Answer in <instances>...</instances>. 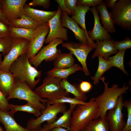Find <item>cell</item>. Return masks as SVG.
Returning <instances> with one entry per match:
<instances>
[{
	"label": "cell",
	"mask_w": 131,
	"mask_h": 131,
	"mask_svg": "<svg viewBox=\"0 0 131 131\" xmlns=\"http://www.w3.org/2000/svg\"><path fill=\"white\" fill-rule=\"evenodd\" d=\"M2 54H0V66L2 61Z\"/></svg>",
	"instance_id": "cell-48"
},
{
	"label": "cell",
	"mask_w": 131,
	"mask_h": 131,
	"mask_svg": "<svg viewBox=\"0 0 131 131\" xmlns=\"http://www.w3.org/2000/svg\"><path fill=\"white\" fill-rule=\"evenodd\" d=\"M52 131H70L65 128H56L52 129Z\"/></svg>",
	"instance_id": "cell-46"
},
{
	"label": "cell",
	"mask_w": 131,
	"mask_h": 131,
	"mask_svg": "<svg viewBox=\"0 0 131 131\" xmlns=\"http://www.w3.org/2000/svg\"><path fill=\"white\" fill-rule=\"evenodd\" d=\"M79 86L81 90L86 93L89 91L92 87L91 84L87 81H82Z\"/></svg>",
	"instance_id": "cell-42"
},
{
	"label": "cell",
	"mask_w": 131,
	"mask_h": 131,
	"mask_svg": "<svg viewBox=\"0 0 131 131\" xmlns=\"http://www.w3.org/2000/svg\"><path fill=\"white\" fill-rule=\"evenodd\" d=\"M66 8L69 11V14L72 15L74 14L76 5L77 0H65Z\"/></svg>",
	"instance_id": "cell-41"
},
{
	"label": "cell",
	"mask_w": 131,
	"mask_h": 131,
	"mask_svg": "<svg viewBox=\"0 0 131 131\" xmlns=\"http://www.w3.org/2000/svg\"><path fill=\"white\" fill-rule=\"evenodd\" d=\"M94 18V26L92 30L88 31V35L91 40L94 41H105L110 39L111 37L109 33L102 26L100 23L98 12L96 7L90 8Z\"/></svg>",
	"instance_id": "cell-16"
},
{
	"label": "cell",
	"mask_w": 131,
	"mask_h": 131,
	"mask_svg": "<svg viewBox=\"0 0 131 131\" xmlns=\"http://www.w3.org/2000/svg\"><path fill=\"white\" fill-rule=\"evenodd\" d=\"M39 131H48L47 130L44 128H41L40 129Z\"/></svg>",
	"instance_id": "cell-47"
},
{
	"label": "cell",
	"mask_w": 131,
	"mask_h": 131,
	"mask_svg": "<svg viewBox=\"0 0 131 131\" xmlns=\"http://www.w3.org/2000/svg\"><path fill=\"white\" fill-rule=\"evenodd\" d=\"M1 10L10 23L24 14V7L27 0H0Z\"/></svg>",
	"instance_id": "cell-14"
},
{
	"label": "cell",
	"mask_w": 131,
	"mask_h": 131,
	"mask_svg": "<svg viewBox=\"0 0 131 131\" xmlns=\"http://www.w3.org/2000/svg\"><path fill=\"white\" fill-rule=\"evenodd\" d=\"M96 9L99 13V19L101 20L103 26L110 33H114L116 30L114 25L110 12H109L106 7L104 1L96 7Z\"/></svg>",
	"instance_id": "cell-21"
},
{
	"label": "cell",
	"mask_w": 131,
	"mask_h": 131,
	"mask_svg": "<svg viewBox=\"0 0 131 131\" xmlns=\"http://www.w3.org/2000/svg\"><path fill=\"white\" fill-rule=\"evenodd\" d=\"M123 101V95H121L119 97L115 108L107 112L106 117L108 121L109 131H122L125 125L124 115L122 112Z\"/></svg>",
	"instance_id": "cell-13"
},
{
	"label": "cell",
	"mask_w": 131,
	"mask_h": 131,
	"mask_svg": "<svg viewBox=\"0 0 131 131\" xmlns=\"http://www.w3.org/2000/svg\"><path fill=\"white\" fill-rule=\"evenodd\" d=\"M102 1V0H77L76 5H82L92 7L100 5Z\"/></svg>",
	"instance_id": "cell-38"
},
{
	"label": "cell",
	"mask_w": 131,
	"mask_h": 131,
	"mask_svg": "<svg viewBox=\"0 0 131 131\" xmlns=\"http://www.w3.org/2000/svg\"><path fill=\"white\" fill-rule=\"evenodd\" d=\"M20 17L13 20L10 23V26L26 29H36L41 25L25 14L21 15Z\"/></svg>",
	"instance_id": "cell-26"
},
{
	"label": "cell",
	"mask_w": 131,
	"mask_h": 131,
	"mask_svg": "<svg viewBox=\"0 0 131 131\" xmlns=\"http://www.w3.org/2000/svg\"><path fill=\"white\" fill-rule=\"evenodd\" d=\"M105 79L103 76L99 79L104 83V90L101 94L95 98L98 103L99 111L95 119L106 116L108 110L114 109L117 105L119 97L126 93L129 89V86H126L125 83L121 87L115 84L109 87L108 83L105 82Z\"/></svg>",
	"instance_id": "cell-2"
},
{
	"label": "cell",
	"mask_w": 131,
	"mask_h": 131,
	"mask_svg": "<svg viewBox=\"0 0 131 131\" xmlns=\"http://www.w3.org/2000/svg\"><path fill=\"white\" fill-rule=\"evenodd\" d=\"M74 59L71 52L60 54L54 60L55 67L63 68L70 67L74 64Z\"/></svg>",
	"instance_id": "cell-29"
},
{
	"label": "cell",
	"mask_w": 131,
	"mask_h": 131,
	"mask_svg": "<svg viewBox=\"0 0 131 131\" xmlns=\"http://www.w3.org/2000/svg\"><path fill=\"white\" fill-rule=\"evenodd\" d=\"M89 7L76 5L74 14L71 17L87 33L85 24V17L87 12L90 10Z\"/></svg>",
	"instance_id": "cell-28"
},
{
	"label": "cell",
	"mask_w": 131,
	"mask_h": 131,
	"mask_svg": "<svg viewBox=\"0 0 131 131\" xmlns=\"http://www.w3.org/2000/svg\"><path fill=\"white\" fill-rule=\"evenodd\" d=\"M29 59L26 53L20 55L12 64L9 71L16 79L25 82L33 90L41 81L42 72L33 66Z\"/></svg>",
	"instance_id": "cell-1"
},
{
	"label": "cell",
	"mask_w": 131,
	"mask_h": 131,
	"mask_svg": "<svg viewBox=\"0 0 131 131\" xmlns=\"http://www.w3.org/2000/svg\"><path fill=\"white\" fill-rule=\"evenodd\" d=\"M0 131H4L2 128L0 126Z\"/></svg>",
	"instance_id": "cell-49"
},
{
	"label": "cell",
	"mask_w": 131,
	"mask_h": 131,
	"mask_svg": "<svg viewBox=\"0 0 131 131\" xmlns=\"http://www.w3.org/2000/svg\"><path fill=\"white\" fill-rule=\"evenodd\" d=\"M13 39L10 36L0 38V52L2 55L7 54L10 51L13 43Z\"/></svg>",
	"instance_id": "cell-34"
},
{
	"label": "cell",
	"mask_w": 131,
	"mask_h": 131,
	"mask_svg": "<svg viewBox=\"0 0 131 131\" xmlns=\"http://www.w3.org/2000/svg\"><path fill=\"white\" fill-rule=\"evenodd\" d=\"M113 44L115 48L119 51L126 50L131 48V40L127 36L125 39L120 41L114 40Z\"/></svg>",
	"instance_id": "cell-36"
},
{
	"label": "cell",
	"mask_w": 131,
	"mask_h": 131,
	"mask_svg": "<svg viewBox=\"0 0 131 131\" xmlns=\"http://www.w3.org/2000/svg\"><path fill=\"white\" fill-rule=\"evenodd\" d=\"M55 1L59 5V6L62 11L66 12L69 14V12L66 8L65 0H55Z\"/></svg>",
	"instance_id": "cell-43"
},
{
	"label": "cell",
	"mask_w": 131,
	"mask_h": 131,
	"mask_svg": "<svg viewBox=\"0 0 131 131\" xmlns=\"http://www.w3.org/2000/svg\"><path fill=\"white\" fill-rule=\"evenodd\" d=\"M98 57V69L95 75L91 77L95 85L98 83L99 79L102 75L106 71L112 67L109 62L105 59L102 56H100Z\"/></svg>",
	"instance_id": "cell-30"
},
{
	"label": "cell",
	"mask_w": 131,
	"mask_h": 131,
	"mask_svg": "<svg viewBox=\"0 0 131 131\" xmlns=\"http://www.w3.org/2000/svg\"><path fill=\"white\" fill-rule=\"evenodd\" d=\"M82 71V68L79 64H74L70 67L58 68L54 67L47 73L48 75L60 78L62 79H66L71 74L78 71Z\"/></svg>",
	"instance_id": "cell-23"
},
{
	"label": "cell",
	"mask_w": 131,
	"mask_h": 131,
	"mask_svg": "<svg viewBox=\"0 0 131 131\" xmlns=\"http://www.w3.org/2000/svg\"><path fill=\"white\" fill-rule=\"evenodd\" d=\"M49 31L48 22L41 25L37 28L35 35L30 41L26 52L29 59L34 57L41 49Z\"/></svg>",
	"instance_id": "cell-15"
},
{
	"label": "cell",
	"mask_w": 131,
	"mask_h": 131,
	"mask_svg": "<svg viewBox=\"0 0 131 131\" xmlns=\"http://www.w3.org/2000/svg\"><path fill=\"white\" fill-rule=\"evenodd\" d=\"M8 26L0 20V38L10 36Z\"/></svg>",
	"instance_id": "cell-40"
},
{
	"label": "cell",
	"mask_w": 131,
	"mask_h": 131,
	"mask_svg": "<svg viewBox=\"0 0 131 131\" xmlns=\"http://www.w3.org/2000/svg\"><path fill=\"white\" fill-rule=\"evenodd\" d=\"M14 114L10 110H0V122L4 125L6 131H39L40 130L31 131L19 125L14 117Z\"/></svg>",
	"instance_id": "cell-20"
},
{
	"label": "cell",
	"mask_w": 131,
	"mask_h": 131,
	"mask_svg": "<svg viewBox=\"0 0 131 131\" xmlns=\"http://www.w3.org/2000/svg\"><path fill=\"white\" fill-rule=\"evenodd\" d=\"M10 36L13 39L22 38L30 41L35 34L36 29H28L9 26Z\"/></svg>",
	"instance_id": "cell-27"
},
{
	"label": "cell",
	"mask_w": 131,
	"mask_h": 131,
	"mask_svg": "<svg viewBox=\"0 0 131 131\" xmlns=\"http://www.w3.org/2000/svg\"><path fill=\"white\" fill-rule=\"evenodd\" d=\"M61 45L76 56L82 66V71L85 75H90L87 66L86 60L89 53L95 47L73 41L64 42Z\"/></svg>",
	"instance_id": "cell-11"
},
{
	"label": "cell",
	"mask_w": 131,
	"mask_h": 131,
	"mask_svg": "<svg viewBox=\"0 0 131 131\" xmlns=\"http://www.w3.org/2000/svg\"><path fill=\"white\" fill-rule=\"evenodd\" d=\"M70 107L63 115L54 122L43 125V127L48 131H50L54 128H65L70 130L71 124L72 115L76 105L70 104Z\"/></svg>",
	"instance_id": "cell-19"
},
{
	"label": "cell",
	"mask_w": 131,
	"mask_h": 131,
	"mask_svg": "<svg viewBox=\"0 0 131 131\" xmlns=\"http://www.w3.org/2000/svg\"><path fill=\"white\" fill-rule=\"evenodd\" d=\"M10 109L14 114L17 111H22L33 114L36 116L38 117L42 114L41 111L38 110L31 104L28 102L23 105H14L9 104Z\"/></svg>",
	"instance_id": "cell-32"
},
{
	"label": "cell",
	"mask_w": 131,
	"mask_h": 131,
	"mask_svg": "<svg viewBox=\"0 0 131 131\" xmlns=\"http://www.w3.org/2000/svg\"><path fill=\"white\" fill-rule=\"evenodd\" d=\"M63 41L62 40L58 39L53 41L41 48L34 57L29 59L30 63L36 69L44 60L46 62L54 61L62 53L61 50L57 47L59 44L63 43Z\"/></svg>",
	"instance_id": "cell-9"
},
{
	"label": "cell",
	"mask_w": 131,
	"mask_h": 131,
	"mask_svg": "<svg viewBox=\"0 0 131 131\" xmlns=\"http://www.w3.org/2000/svg\"><path fill=\"white\" fill-rule=\"evenodd\" d=\"M66 110L65 103L46 104L45 109L41 112V115L36 119L33 118L29 120L26 128L31 131L40 130L42 123L45 121L47 124L54 122L57 119V115L60 113H64Z\"/></svg>",
	"instance_id": "cell-6"
},
{
	"label": "cell",
	"mask_w": 131,
	"mask_h": 131,
	"mask_svg": "<svg viewBox=\"0 0 131 131\" xmlns=\"http://www.w3.org/2000/svg\"><path fill=\"white\" fill-rule=\"evenodd\" d=\"M8 100L12 98L26 100L41 112L46 108L47 99L41 98L31 89L25 82L15 79V85L11 94L7 98Z\"/></svg>",
	"instance_id": "cell-4"
},
{
	"label": "cell",
	"mask_w": 131,
	"mask_h": 131,
	"mask_svg": "<svg viewBox=\"0 0 131 131\" xmlns=\"http://www.w3.org/2000/svg\"><path fill=\"white\" fill-rule=\"evenodd\" d=\"M1 3L0 4V20L7 25L10 26V23L8 22L2 13L1 10Z\"/></svg>",
	"instance_id": "cell-44"
},
{
	"label": "cell",
	"mask_w": 131,
	"mask_h": 131,
	"mask_svg": "<svg viewBox=\"0 0 131 131\" xmlns=\"http://www.w3.org/2000/svg\"><path fill=\"white\" fill-rule=\"evenodd\" d=\"M114 40L112 39L105 41H98L95 43V49L91 58L100 56L107 60L111 55L116 54L119 51L114 47Z\"/></svg>",
	"instance_id": "cell-17"
},
{
	"label": "cell",
	"mask_w": 131,
	"mask_h": 131,
	"mask_svg": "<svg viewBox=\"0 0 131 131\" xmlns=\"http://www.w3.org/2000/svg\"><path fill=\"white\" fill-rule=\"evenodd\" d=\"M15 82L14 76L9 71L0 70V90L6 97L11 93Z\"/></svg>",
	"instance_id": "cell-22"
},
{
	"label": "cell",
	"mask_w": 131,
	"mask_h": 131,
	"mask_svg": "<svg viewBox=\"0 0 131 131\" xmlns=\"http://www.w3.org/2000/svg\"><path fill=\"white\" fill-rule=\"evenodd\" d=\"M24 14L34 21L42 25L48 22L55 15L57 10L46 11L36 9L28 5L24 6Z\"/></svg>",
	"instance_id": "cell-18"
},
{
	"label": "cell",
	"mask_w": 131,
	"mask_h": 131,
	"mask_svg": "<svg viewBox=\"0 0 131 131\" xmlns=\"http://www.w3.org/2000/svg\"><path fill=\"white\" fill-rule=\"evenodd\" d=\"M110 12L114 24L124 30L131 31V0H119Z\"/></svg>",
	"instance_id": "cell-7"
},
{
	"label": "cell",
	"mask_w": 131,
	"mask_h": 131,
	"mask_svg": "<svg viewBox=\"0 0 131 131\" xmlns=\"http://www.w3.org/2000/svg\"><path fill=\"white\" fill-rule=\"evenodd\" d=\"M126 50H124L119 51L115 56L110 57L107 60L112 67L115 66L117 67L124 73L128 75L125 69L124 65V57Z\"/></svg>",
	"instance_id": "cell-31"
},
{
	"label": "cell",
	"mask_w": 131,
	"mask_h": 131,
	"mask_svg": "<svg viewBox=\"0 0 131 131\" xmlns=\"http://www.w3.org/2000/svg\"><path fill=\"white\" fill-rule=\"evenodd\" d=\"M13 43L8 53L4 56L0 66V70L9 71L13 62L20 56L26 53L30 41L22 38L13 39Z\"/></svg>",
	"instance_id": "cell-8"
},
{
	"label": "cell",
	"mask_w": 131,
	"mask_h": 131,
	"mask_svg": "<svg viewBox=\"0 0 131 131\" xmlns=\"http://www.w3.org/2000/svg\"><path fill=\"white\" fill-rule=\"evenodd\" d=\"M62 11L59 6L55 15L48 22L49 31L45 43L49 44L54 40L61 39L67 41L68 39L67 29L62 25L61 16Z\"/></svg>",
	"instance_id": "cell-10"
},
{
	"label": "cell",
	"mask_w": 131,
	"mask_h": 131,
	"mask_svg": "<svg viewBox=\"0 0 131 131\" xmlns=\"http://www.w3.org/2000/svg\"><path fill=\"white\" fill-rule=\"evenodd\" d=\"M29 6L34 7L37 6H43L44 9H48L50 6L49 0H33L29 3Z\"/></svg>",
	"instance_id": "cell-39"
},
{
	"label": "cell",
	"mask_w": 131,
	"mask_h": 131,
	"mask_svg": "<svg viewBox=\"0 0 131 131\" xmlns=\"http://www.w3.org/2000/svg\"><path fill=\"white\" fill-rule=\"evenodd\" d=\"M99 111L98 102L92 97L86 105L78 104L73 111L70 131H81L91 121L95 119Z\"/></svg>",
	"instance_id": "cell-3"
},
{
	"label": "cell",
	"mask_w": 131,
	"mask_h": 131,
	"mask_svg": "<svg viewBox=\"0 0 131 131\" xmlns=\"http://www.w3.org/2000/svg\"><path fill=\"white\" fill-rule=\"evenodd\" d=\"M123 107H126L127 112V119L125 125L122 131H131V99L123 100Z\"/></svg>",
	"instance_id": "cell-35"
},
{
	"label": "cell",
	"mask_w": 131,
	"mask_h": 131,
	"mask_svg": "<svg viewBox=\"0 0 131 131\" xmlns=\"http://www.w3.org/2000/svg\"><path fill=\"white\" fill-rule=\"evenodd\" d=\"M117 1V0H105L104 2L106 8H110L111 9Z\"/></svg>",
	"instance_id": "cell-45"
},
{
	"label": "cell",
	"mask_w": 131,
	"mask_h": 131,
	"mask_svg": "<svg viewBox=\"0 0 131 131\" xmlns=\"http://www.w3.org/2000/svg\"><path fill=\"white\" fill-rule=\"evenodd\" d=\"M61 87L68 93L73 94L75 98L78 100L85 102L87 99L86 93L82 92L80 88L79 85L76 83L71 84L66 79L62 80L60 83Z\"/></svg>",
	"instance_id": "cell-24"
},
{
	"label": "cell",
	"mask_w": 131,
	"mask_h": 131,
	"mask_svg": "<svg viewBox=\"0 0 131 131\" xmlns=\"http://www.w3.org/2000/svg\"><path fill=\"white\" fill-rule=\"evenodd\" d=\"M66 103L77 105L78 104L86 105L87 102L81 101L75 98H73L68 96H64L56 100L50 101L47 100L46 104H52Z\"/></svg>",
	"instance_id": "cell-33"
},
{
	"label": "cell",
	"mask_w": 131,
	"mask_h": 131,
	"mask_svg": "<svg viewBox=\"0 0 131 131\" xmlns=\"http://www.w3.org/2000/svg\"><path fill=\"white\" fill-rule=\"evenodd\" d=\"M62 25L63 27H67L71 30L76 40L81 43L95 47V42L89 37L88 33L80 28L77 23L69 16L66 12L62 11L61 16Z\"/></svg>",
	"instance_id": "cell-12"
},
{
	"label": "cell",
	"mask_w": 131,
	"mask_h": 131,
	"mask_svg": "<svg viewBox=\"0 0 131 131\" xmlns=\"http://www.w3.org/2000/svg\"><path fill=\"white\" fill-rule=\"evenodd\" d=\"M6 97L0 90V110L9 111L10 110L9 103Z\"/></svg>",
	"instance_id": "cell-37"
},
{
	"label": "cell",
	"mask_w": 131,
	"mask_h": 131,
	"mask_svg": "<svg viewBox=\"0 0 131 131\" xmlns=\"http://www.w3.org/2000/svg\"><path fill=\"white\" fill-rule=\"evenodd\" d=\"M62 80L47 75L43 80L42 84L35 89L34 91L41 98H46L48 101L68 96L69 93L61 85Z\"/></svg>",
	"instance_id": "cell-5"
},
{
	"label": "cell",
	"mask_w": 131,
	"mask_h": 131,
	"mask_svg": "<svg viewBox=\"0 0 131 131\" xmlns=\"http://www.w3.org/2000/svg\"><path fill=\"white\" fill-rule=\"evenodd\" d=\"M81 131H109L108 121L106 116L90 121Z\"/></svg>",
	"instance_id": "cell-25"
}]
</instances>
